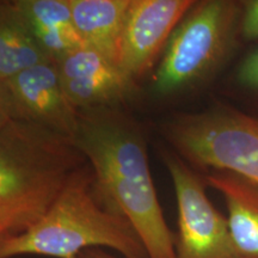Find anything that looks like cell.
Here are the masks:
<instances>
[{"label":"cell","instance_id":"cell-8","mask_svg":"<svg viewBox=\"0 0 258 258\" xmlns=\"http://www.w3.org/2000/svg\"><path fill=\"white\" fill-rule=\"evenodd\" d=\"M4 85L15 118L32 122L73 141L79 110L67 98L53 60L24 70Z\"/></svg>","mask_w":258,"mask_h":258},{"label":"cell","instance_id":"cell-14","mask_svg":"<svg viewBox=\"0 0 258 258\" xmlns=\"http://www.w3.org/2000/svg\"><path fill=\"white\" fill-rule=\"evenodd\" d=\"M232 85L238 97L258 117V44L241 57L232 73Z\"/></svg>","mask_w":258,"mask_h":258},{"label":"cell","instance_id":"cell-2","mask_svg":"<svg viewBox=\"0 0 258 258\" xmlns=\"http://www.w3.org/2000/svg\"><path fill=\"white\" fill-rule=\"evenodd\" d=\"M84 159L71 139L32 122L12 118L0 129V225L9 235L48 211Z\"/></svg>","mask_w":258,"mask_h":258},{"label":"cell","instance_id":"cell-16","mask_svg":"<svg viewBox=\"0 0 258 258\" xmlns=\"http://www.w3.org/2000/svg\"><path fill=\"white\" fill-rule=\"evenodd\" d=\"M12 118H15L14 108H12L4 83L0 82V129L8 124Z\"/></svg>","mask_w":258,"mask_h":258},{"label":"cell","instance_id":"cell-3","mask_svg":"<svg viewBox=\"0 0 258 258\" xmlns=\"http://www.w3.org/2000/svg\"><path fill=\"white\" fill-rule=\"evenodd\" d=\"M101 246L124 258H148L131 222L102 205L93 189V176L82 167L34 225L0 241V258H77L83 251Z\"/></svg>","mask_w":258,"mask_h":258},{"label":"cell","instance_id":"cell-4","mask_svg":"<svg viewBox=\"0 0 258 258\" xmlns=\"http://www.w3.org/2000/svg\"><path fill=\"white\" fill-rule=\"evenodd\" d=\"M243 4L238 0H200L182 18L152 77L159 97L188 92L217 76L241 41Z\"/></svg>","mask_w":258,"mask_h":258},{"label":"cell","instance_id":"cell-10","mask_svg":"<svg viewBox=\"0 0 258 258\" xmlns=\"http://www.w3.org/2000/svg\"><path fill=\"white\" fill-rule=\"evenodd\" d=\"M206 183L225 199L228 227L241 258H258V185L230 172H213Z\"/></svg>","mask_w":258,"mask_h":258},{"label":"cell","instance_id":"cell-6","mask_svg":"<svg viewBox=\"0 0 258 258\" xmlns=\"http://www.w3.org/2000/svg\"><path fill=\"white\" fill-rule=\"evenodd\" d=\"M178 208L176 258H241L235 249L227 218L206 194V179L179 156L164 152Z\"/></svg>","mask_w":258,"mask_h":258},{"label":"cell","instance_id":"cell-13","mask_svg":"<svg viewBox=\"0 0 258 258\" xmlns=\"http://www.w3.org/2000/svg\"><path fill=\"white\" fill-rule=\"evenodd\" d=\"M51 60L40 46L14 2H0V82Z\"/></svg>","mask_w":258,"mask_h":258},{"label":"cell","instance_id":"cell-17","mask_svg":"<svg viewBox=\"0 0 258 258\" xmlns=\"http://www.w3.org/2000/svg\"><path fill=\"white\" fill-rule=\"evenodd\" d=\"M77 258H118L112 254L106 253L105 251H102L101 249H88L83 251Z\"/></svg>","mask_w":258,"mask_h":258},{"label":"cell","instance_id":"cell-1","mask_svg":"<svg viewBox=\"0 0 258 258\" xmlns=\"http://www.w3.org/2000/svg\"><path fill=\"white\" fill-rule=\"evenodd\" d=\"M73 144L91 163L97 198L131 222L148 258H176L139 125L115 106L82 110Z\"/></svg>","mask_w":258,"mask_h":258},{"label":"cell","instance_id":"cell-7","mask_svg":"<svg viewBox=\"0 0 258 258\" xmlns=\"http://www.w3.org/2000/svg\"><path fill=\"white\" fill-rule=\"evenodd\" d=\"M194 0H132L117 66L135 83L156 62Z\"/></svg>","mask_w":258,"mask_h":258},{"label":"cell","instance_id":"cell-9","mask_svg":"<svg viewBox=\"0 0 258 258\" xmlns=\"http://www.w3.org/2000/svg\"><path fill=\"white\" fill-rule=\"evenodd\" d=\"M60 82L74 108H112L134 90V82L116 63L88 46L69 51L54 61Z\"/></svg>","mask_w":258,"mask_h":258},{"label":"cell","instance_id":"cell-15","mask_svg":"<svg viewBox=\"0 0 258 258\" xmlns=\"http://www.w3.org/2000/svg\"><path fill=\"white\" fill-rule=\"evenodd\" d=\"M240 21L241 41L258 42V0H244Z\"/></svg>","mask_w":258,"mask_h":258},{"label":"cell","instance_id":"cell-5","mask_svg":"<svg viewBox=\"0 0 258 258\" xmlns=\"http://www.w3.org/2000/svg\"><path fill=\"white\" fill-rule=\"evenodd\" d=\"M185 163L258 185V117L226 104L176 116L164 128Z\"/></svg>","mask_w":258,"mask_h":258},{"label":"cell","instance_id":"cell-12","mask_svg":"<svg viewBox=\"0 0 258 258\" xmlns=\"http://www.w3.org/2000/svg\"><path fill=\"white\" fill-rule=\"evenodd\" d=\"M16 8L49 59L84 46L69 0H15Z\"/></svg>","mask_w":258,"mask_h":258},{"label":"cell","instance_id":"cell-18","mask_svg":"<svg viewBox=\"0 0 258 258\" xmlns=\"http://www.w3.org/2000/svg\"><path fill=\"white\" fill-rule=\"evenodd\" d=\"M6 235H9V233H8V231L5 230L4 227H3L2 225H0V241H2L3 239H4V238L6 237Z\"/></svg>","mask_w":258,"mask_h":258},{"label":"cell","instance_id":"cell-11","mask_svg":"<svg viewBox=\"0 0 258 258\" xmlns=\"http://www.w3.org/2000/svg\"><path fill=\"white\" fill-rule=\"evenodd\" d=\"M74 24L84 46L117 64L132 0H69Z\"/></svg>","mask_w":258,"mask_h":258}]
</instances>
